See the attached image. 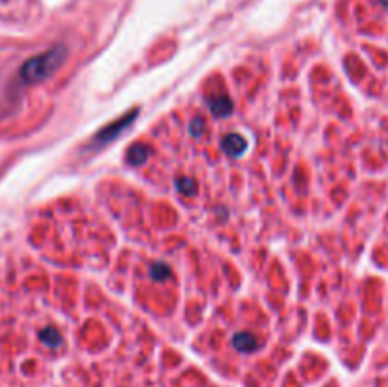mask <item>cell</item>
<instances>
[{
	"label": "cell",
	"instance_id": "6da1fadb",
	"mask_svg": "<svg viewBox=\"0 0 388 387\" xmlns=\"http://www.w3.org/2000/svg\"><path fill=\"white\" fill-rule=\"evenodd\" d=\"M63 48H55L52 52L44 53V55H40L37 59L29 61L25 68H23V76H25V80H29V82H38V80H42L46 76L50 75L52 70H55L61 59H63Z\"/></svg>",
	"mask_w": 388,
	"mask_h": 387
},
{
	"label": "cell",
	"instance_id": "7a4b0ae2",
	"mask_svg": "<svg viewBox=\"0 0 388 387\" xmlns=\"http://www.w3.org/2000/svg\"><path fill=\"white\" fill-rule=\"evenodd\" d=\"M226 149L233 154V156H237V154H241V150L244 149V141H242L241 137H235V135H231V137H227L226 139Z\"/></svg>",
	"mask_w": 388,
	"mask_h": 387
}]
</instances>
